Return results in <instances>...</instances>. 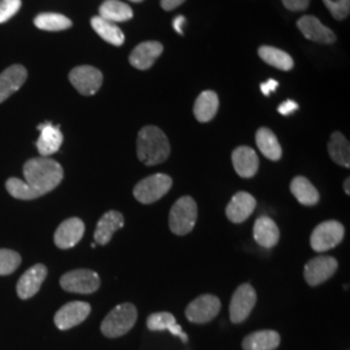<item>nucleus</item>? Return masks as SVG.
<instances>
[{
  "label": "nucleus",
  "mask_w": 350,
  "mask_h": 350,
  "mask_svg": "<svg viewBox=\"0 0 350 350\" xmlns=\"http://www.w3.org/2000/svg\"><path fill=\"white\" fill-rule=\"evenodd\" d=\"M24 176L26 183L39 196H43L62 183L64 170L62 165L52 159L37 157L29 160L24 165Z\"/></svg>",
  "instance_id": "nucleus-1"
},
{
  "label": "nucleus",
  "mask_w": 350,
  "mask_h": 350,
  "mask_svg": "<svg viewBox=\"0 0 350 350\" xmlns=\"http://www.w3.org/2000/svg\"><path fill=\"white\" fill-rule=\"evenodd\" d=\"M138 159L147 166L163 163L170 154V144L163 130L157 126H146L137 139Z\"/></svg>",
  "instance_id": "nucleus-2"
},
{
  "label": "nucleus",
  "mask_w": 350,
  "mask_h": 350,
  "mask_svg": "<svg viewBox=\"0 0 350 350\" xmlns=\"http://www.w3.org/2000/svg\"><path fill=\"white\" fill-rule=\"evenodd\" d=\"M137 319L138 310L134 304H120L104 318L100 327L101 332L107 338H121L135 325Z\"/></svg>",
  "instance_id": "nucleus-3"
},
{
  "label": "nucleus",
  "mask_w": 350,
  "mask_h": 350,
  "mask_svg": "<svg viewBox=\"0 0 350 350\" xmlns=\"http://www.w3.org/2000/svg\"><path fill=\"white\" fill-rule=\"evenodd\" d=\"M198 221V204L191 196H183L175 201L170 215L169 227L175 235H187Z\"/></svg>",
  "instance_id": "nucleus-4"
},
{
  "label": "nucleus",
  "mask_w": 350,
  "mask_h": 350,
  "mask_svg": "<svg viewBox=\"0 0 350 350\" xmlns=\"http://www.w3.org/2000/svg\"><path fill=\"white\" fill-rule=\"evenodd\" d=\"M173 180L169 175L153 174L142 179L134 187V198L142 204H152L163 198L172 188Z\"/></svg>",
  "instance_id": "nucleus-5"
},
{
  "label": "nucleus",
  "mask_w": 350,
  "mask_h": 350,
  "mask_svg": "<svg viewBox=\"0 0 350 350\" xmlns=\"http://www.w3.org/2000/svg\"><path fill=\"white\" fill-rule=\"evenodd\" d=\"M345 235V228L338 221H325L317 226L310 237V245L315 252H325L338 247Z\"/></svg>",
  "instance_id": "nucleus-6"
},
{
  "label": "nucleus",
  "mask_w": 350,
  "mask_h": 350,
  "mask_svg": "<svg viewBox=\"0 0 350 350\" xmlns=\"http://www.w3.org/2000/svg\"><path fill=\"white\" fill-rule=\"evenodd\" d=\"M60 286L66 292L90 295L100 287V278L92 270L78 269L64 274L60 279Z\"/></svg>",
  "instance_id": "nucleus-7"
},
{
  "label": "nucleus",
  "mask_w": 350,
  "mask_h": 350,
  "mask_svg": "<svg viewBox=\"0 0 350 350\" xmlns=\"http://www.w3.org/2000/svg\"><path fill=\"white\" fill-rule=\"evenodd\" d=\"M257 302V295L254 288L248 283L241 284L235 291L230 302V319L232 323H243L252 313Z\"/></svg>",
  "instance_id": "nucleus-8"
},
{
  "label": "nucleus",
  "mask_w": 350,
  "mask_h": 350,
  "mask_svg": "<svg viewBox=\"0 0 350 350\" xmlns=\"http://www.w3.org/2000/svg\"><path fill=\"white\" fill-rule=\"evenodd\" d=\"M221 310V301L213 295H202L195 299L186 309V318L196 325H204L213 321Z\"/></svg>",
  "instance_id": "nucleus-9"
},
{
  "label": "nucleus",
  "mask_w": 350,
  "mask_h": 350,
  "mask_svg": "<svg viewBox=\"0 0 350 350\" xmlns=\"http://www.w3.org/2000/svg\"><path fill=\"white\" fill-rule=\"evenodd\" d=\"M69 81L81 95L91 96L95 95L101 88L103 75L99 69L83 65L77 66L70 72Z\"/></svg>",
  "instance_id": "nucleus-10"
},
{
  "label": "nucleus",
  "mask_w": 350,
  "mask_h": 350,
  "mask_svg": "<svg viewBox=\"0 0 350 350\" xmlns=\"http://www.w3.org/2000/svg\"><path fill=\"white\" fill-rule=\"evenodd\" d=\"M336 270H338V261L334 257L319 256V257L312 258L305 265L304 276L309 286L315 287L325 283V280L335 275Z\"/></svg>",
  "instance_id": "nucleus-11"
},
{
  "label": "nucleus",
  "mask_w": 350,
  "mask_h": 350,
  "mask_svg": "<svg viewBox=\"0 0 350 350\" xmlns=\"http://www.w3.org/2000/svg\"><path fill=\"white\" fill-rule=\"evenodd\" d=\"M91 313V306L83 301H73L64 305L63 308L55 315V325L62 329H70L75 325H81L86 321Z\"/></svg>",
  "instance_id": "nucleus-12"
},
{
  "label": "nucleus",
  "mask_w": 350,
  "mask_h": 350,
  "mask_svg": "<svg viewBox=\"0 0 350 350\" xmlns=\"http://www.w3.org/2000/svg\"><path fill=\"white\" fill-rule=\"evenodd\" d=\"M85 235V224L79 218H68L57 227L55 232V244L60 250H70L75 247Z\"/></svg>",
  "instance_id": "nucleus-13"
},
{
  "label": "nucleus",
  "mask_w": 350,
  "mask_h": 350,
  "mask_svg": "<svg viewBox=\"0 0 350 350\" xmlns=\"http://www.w3.org/2000/svg\"><path fill=\"white\" fill-rule=\"evenodd\" d=\"M47 276V267L42 263H38L25 271V274L20 278L17 283V296L21 300H27L36 296L38 291L42 287L44 279Z\"/></svg>",
  "instance_id": "nucleus-14"
},
{
  "label": "nucleus",
  "mask_w": 350,
  "mask_h": 350,
  "mask_svg": "<svg viewBox=\"0 0 350 350\" xmlns=\"http://www.w3.org/2000/svg\"><path fill=\"white\" fill-rule=\"evenodd\" d=\"M297 26L300 29L302 36L322 44H332L336 40L335 33L323 25L317 17L314 16H304L297 21Z\"/></svg>",
  "instance_id": "nucleus-15"
},
{
  "label": "nucleus",
  "mask_w": 350,
  "mask_h": 350,
  "mask_svg": "<svg viewBox=\"0 0 350 350\" xmlns=\"http://www.w3.org/2000/svg\"><path fill=\"white\" fill-rule=\"evenodd\" d=\"M256 205L257 201L250 193L240 191L228 202L226 208V215L232 224H243L254 212Z\"/></svg>",
  "instance_id": "nucleus-16"
},
{
  "label": "nucleus",
  "mask_w": 350,
  "mask_h": 350,
  "mask_svg": "<svg viewBox=\"0 0 350 350\" xmlns=\"http://www.w3.org/2000/svg\"><path fill=\"white\" fill-rule=\"evenodd\" d=\"M40 131L37 140V148L42 157H49L60 150L63 144V133L60 131V126L52 125L51 122H44L38 126Z\"/></svg>",
  "instance_id": "nucleus-17"
},
{
  "label": "nucleus",
  "mask_w": 350,
  "mask_h": 350,
  "mask_svg": "<svg viewBox=\"0 0 350 350\" xmlns=\"http://www.w3.org/2000/svg\"><path fill=\"white\" fill-rule=\"evenodd\" d=\"M163 47L159 42H143L130 55V64L139 70H147L163 53Z\"/></svg>",
  "instance_id": "nucleus-18"
},
{
  "label": "nucleus",
  "mask_w": 350,
  "mask_h": 350,
  "mask_svg": "<svg viewBox=\"0 0 350 350\" xmlns=\"http://www.w3.org/2000/svg\"><path fill=\"white\" fill-rule=\"evenodd\" d=\"M124 225H125V219L121 213L117 211H109L105 213L96 225V230L94 234L95 243L99 245H107L112 240L114 232L122 228Z\"/></svg>",
  "instance_id": "nucleus-19"
},
{
  "label": "nucleus",
  "mask_w": 350,
  "mask_h": 350,
  "mask_svg": "<svg viewBox=\"0 0 350 350\" xmlns=\"http://www.w3.org/2000/svg\"><path fill=\"white\" fill-rule=\"evenodd\" d=\"M27 72L23 65H12L0 75V103L7 100L24 86Z\"/></svg>",
  "instance_id": "nucleus-20"
},
{
  "label": "nucleus",
  "mask_w": 350,
  "mask_h": 350,
  "mask_svg": "<svg viewBox=\"0 0 350 350\" xmlns=\"http://www.w3.org/2000/svg\"><path fill=\"white\" fill-rule=\"evenodd\" d=\"M232 163L239 176L253 178L258 172L260 160L256 150L247 146H241L232 152Z\"/></svg>",
  "instance_id": "nucleus-21"
},
{
  "label": "nucleus",
  "mask_w": 350,
  "mask_h": 350,
  "mask_svg": "<svg viewBox=\"0 0 350 350\" xmlns=\"http://www.w3.org/2000/svg\"><path fill=\"white\" fill-rule=\"evenodd\" d=\"M253 237L257 241V244H260L266 250H270L279 241L280 232H279V228L275 222L270 217L263 215V217H260L254 224Z\"/></svg>",
  "instance_id": "nucleus-22"
},
{
  "label": "nucleus",
  "mask_w": 350,
  "mask_h": 350,
  "mask_svg": "<svg viewBox=\"0 0 350 350\" xmlns=\"http://www.w3.org/2000/svg\"><path fill=\"white\" fill-rule=\"evenodd\" d=\"M280 344V335L276 331L263 329L250 334L243 340L244 350H275Z\"/></svg>",
  "instance_id": "nucleus-23"
},
{
  "label": "nucleus",
  "mask_w": 350,
  "mask_h": 350,
  "mask_svg": "<svg viewBox=\"0 0 350 350\" xmlns=\"http://www.w3.org/2000/svg\"><path fill=\"white\" fill-rule=\"evenodd\" d=\"M219 99L214 91H204L198 96L193 105V114L199 122H209L218 112Z\"/></svg>",
  "instance_id": "nucleus-24"
},
{
  "label": "nucleus",
  "mask_w": 350,
  "mask_h": 350,
  "mask_svg": "<svg viewBox=\"0 0 350 350\" xmlns=\"http://www.w3.org/2000/svg\"><path fill=\"white\" fill-rule=\"evenodd\" d=\"M147 327L150 331H169L172 335L182 338L183 342H187L188 336L182 331V327L176 323L174 315L172 313L150 314L147 319Z\"/></svg>",
  "instance_id": "nucleus-25"
},
{
  "label": "nucleus",
  "mask_w": 350,
  "mask_h": 350,
  "mask_svg": "<svg viewBox=\"0 0 350 350\" xmlns=\"http://www.w3.org/2000/svg\"><path fill=\"white\" fill-rule=\"evenodd\" d=\"M291 192L305 206H313L319 201V192L305 176H296L291 182Z\"/></svg>",
  "instance_id": "nucleus-26"
},
{
  "label": "nucleus",
  "mask_w": 350,
  "mask_h": 350,
  "mask_svg": "<svg viewBox=\"0 0 350 350\" xmlns=\"http://www.w3.org/2000/svg\"><path fill=\"white\" fill-rule=\"evenodd\" d=\"M256 143L258 150L262 152L263 156L269 160L278 161L282 157V147L279 144V140L275 137V134L267 129V127H261L258 129L256 134Z\"/></svg>",
  "instance_id": "nucleus-27"
},
{
  "label": "nucleus",
  "mask_w": 350,
  "mask_h": 350,
  "mask_svg": "<svg viewBox=\"0 0 350 350\" xmlns=\"http://www.w3.org/2000/svg\"><path fill=\"white\" fill-rule=\"evenodd\" d=\"M99 16L113 24L124 23L133 18V10L120 0H107L101 4Z\"/></svg>",
  "instance_id": "nucleus-28"
},
{
  "label": "nucleus",
  "mask_w": 350,
  "mask_h": 350,
  "mask_svg": "<svg viewBox=\"0 0 350 350\" xmlns=\"http://www.w3.org/2000/svg\"><path fill=\"white\" fill-rule=\"evenodd\" d=\"M91 26L105 42L111 43L113 46L124 44L125 36H124L122 30L111 21L101 18L100 16H95L91 18Z\"/></svg>",
  "instance_id": "nucleus-29"
},
{
  "label": "nucleus",
  "mask_w": 350,
  "mask_h": 350,
  "mask_svg": "<svg viewBox=\"0 0 350 350\" xmlns=\"http://www.w3.org/2000/svg\"><path fill=\"white\" fill-rule=\"evenodd\" d=\"M328 153L335 163L349 167L350 166V146L348 139L341 133L335 131L328 142Z\"/></svg>",
  "instance_id": "nucleus-30"
},
{
  "label": "nucleus",
  "mask_w": 350,
  "mask_h": 350,
  "mask_svg": "<svg viewBox=\"0 0 350 350\" xmlns=\"http://www.w3.org/2000/svg\"><path fill=\"white\" fill-rule=\"evenodd\" d=\"M258 55L265 63L274 66L276 69H280V70L288 72L295 66L293 59L288 55L287 52L271 47V46L260 47Z\"/></svg>",
  "instance_id": "nucleus-31"
},
{
  "label": "nucleus",
  "mask_w": 350,
  "mask_h": 350,
  "mask_svg": "<svg viewBox=\"0 0 350 350\" xmlns=\"http://www.w3.org/2000/svg\"><path fill=\"white\" fill-rule=\"evenodd\" d=\"M38 29L46 31H62L72 26V21L59 13H40L34 20Z\"/></svg>",
  "instance_id": "nucleus-32"
},
{
  "label": "nucleus",
  "mask_w": 350,
  "mask_h": 350,
  "mask_svg": "<svg viewBox=\"0 0 350 350\" xmlns=\"http://www.w3.org/2000/svg\"><path fill=\"white\" fill-rule=\"evenodd\" d=\"M5 188L10 195H12L13 198L18 200H34L40 198L25 180H21L18 178H10L5 183Z\"/></svg>",
  "instance_id": "nucleus-33"
},
{
  "label": "nucleus",
  "mask_w": 350,
  "mask_h": 350,
  "mask_svg": "<svg viewBox=\"0 0 350 350\" xmlns=\"http://www.w3.org/2000/svg\"><path fill=\"white\" fill-rule=\"evenodd\" d=\"M21 265V256L11 250H0V275H10Z\"/></svg>",
  "instance_id": "nucleus-34"
},
{
  "label": "nucleus",
  "mask_w": 350,
  "mask_h": 350,
  "mask_svg": "<svg viewBox=\"0 0 350 350\" xmlns=\"http://www.w3.org/2000/svg\"><path fill=\"white\" fill-rule=\"evenodd\" d=\"M327 10L338 21L345 20L350 13V0H323Z\"/></svg>",
  "instance_id": "nucleus-35"
},
{
  "label": "nucleus",
  "mask_w": 350,
  "mask_h": 350,
  "mask_svg": "<svg viewBox=\"0 0 350 350\" xmlns=\"http://www.w3.org/2000/svg\"><path fill=\"white\" fill-rule=\"evenodd\" d=\"M21 0H0V24L11 20L20 11Z\"/></svg>",
  "instance_id": "nucleus-36"
},
{
  "label": "nucleus",
  "mask_w": 350,
  "mask_h": 350,
  "mask_svg": "<svg viewBox=\"0 0 350 350\" xmlns=\"http://www.w3.org/2000/svg\"><path fill=\"white\" fill-rule=\"evenodd\" d=\"M282 1L287 10L293 12L305 11L310 3V0H282Z\"/></svg>",
  "instance_id": "nucleus-37"
},
{
  "label": "nucleus",
  "mask_w": 350,
  "mask_h": 350,
  "mask_svg": "<svg viewBox=\"0 0 350 350\" xmlns=\"http://www.w3.org/2000/svg\"><path fill=\"white\" fill-rule=\"evenodd\" d=\"M297 109H299V104L296 101L287 100L279 105L278 112L283 114V116H289L291 113H293L295 111H297Z\"/></svg>",
  "instance_id": "nucleus-38"
},
{
  "label": "nucleus",
  "mask_w": 350,
  "mask_h": 350,
  "mask_svg": "<svg viewBox=\"0 0 350 350\" xmlns=\"http://www.w3.org/2000/svg\"><path fill=\"white\" fill-rule=\"evenodd\" d=\"M278 86H279L278 81H275V79H269L267 82L262 83V85L260 86V88H261V91H262V94L265 96H270V94L274 92L276 88H278Z\"/></svg>",
  "instance_id": "nucleus-39"
},
{
  "label": "nucleus",
  "mask_w": 350,
  "mask_h": 350,
  "mask_svg": "<svg viewBox=\"0 0 350 350\" xmlns=\"http://www.w3.org/2000/svg\"><path fill=\"white\" fill-rule=\"evenodd\" d=\"M186 0H161V7L165 11H173L180 4H183Z\"/></svg>",
  "instance_id": "nucleus-40"
},
{
  "label": "nucleus",
  "mask_w": 350,
  "mask_h": 350,
  "mask_svg": "<svg viewBox=\"0 0 350 350\" xmlns=\"http://www.w3.org/2000/svg\"><path fill=\"white\" fill-rule=\"evenodd\" d=\"M186 23V18H185V16H178V17H175L174 23H173V26H174L175 31L178 33V34H183V24Z\"/></svg>",
  "instance_id": "nucleus-41"
},
{
  "label": "nucleus",
  "mask_w": 350,
  "mask_h": 350,
  "mask_svg": "<svg viewBox=\"0 0 350 350\" xmlns=\"http://www.w3.org/2000/svg\"><path fill=\"white\" fill-rule=\"evenodd\" d=\"M349 183L350 179L349 178H347V180H345V183H344V191H345V193H347V195H349L350 193Z\"/></svg>",
  "instance_id": "nucleus-42"
},
{
  "label": "nucleus",
  "mask_w": 350,
  "mask_h": 350,
  "mask_svg": "<svg viewBox=\"0 0 350 350\" xmlns=\"http://www.w3.org/2000/svg\"><path fill=\"white\" fill-rule=\"evenodd\" d=\"M130 1H134V3H139V1H143V0H130Z\"/></svg>",
  "instance_id": "nucleus-43"
}]
</instances>
